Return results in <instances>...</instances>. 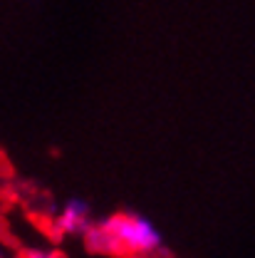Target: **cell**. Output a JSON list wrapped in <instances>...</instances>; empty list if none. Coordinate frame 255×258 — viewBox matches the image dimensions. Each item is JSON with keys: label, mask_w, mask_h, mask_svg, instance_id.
<instances>
[{"label": "cell", "mask_w": 255, "mask_h": 258, "mask_svg": "<svg viewBox=\"0 0 255 258\" xmlns=\"http://www.w3.org/2000/svg\"><path fill=\"white\" fill-rule=\"evenodd\" d=\"M102 226L109 231L114 238L119 253H131V256H151L161 251L163 246V233L156 224L141 214H114L104 219Z\"/></svg>", "instance_id": "6da1fadb"}, {"label": "cell", "mask_w": 255, "mask_h": 258, "mask_svg": "<svg viewBox=\"0 0 255 258\" xmlns=\"http://www.w3.org/2000/svg\"><path fill=\"white\" fill-rule=\"evenodd\" d=\"M90 224L92 216H90V204L84 199H67L55 219V228L62 236H82L90 228Z\"/></svg>", "instance_id": "7a4b0ae2"}, {"label": "cell", "mask_w": 255, "mask_h": 258, "mask_svg": "<svg viewBox=\"0 0 255 258\" xmlns=\"http://www.w3.org/2000/svg\"><path fill=\"white\" fill-rule=\"evenodd\" d=\"M82 236H84L87 248H90V251H95V253H119V248H117L114 238L109 236V231H107L102 224H97V226L90 224V228H87Z\"/></svg>", "instance_id": "3957f363"}, {"label": "cell", "mask_w": 255, "mask_h": 258, "mask_svg": "<svg viewBox=\"0 0 255 258\" xmlns=\"http://www.w3.org/2000/svg\"><path fill=\"white\" fill-rule=\"evenodd\" d=\"M25 258H62L57 251H47V248H28Z\"/></svg>", "instance_id": "277c9868"}, {"label": "cell", "mask_w": 255, "mask_h": 258, "mask_svg": "<svg viewBox=\"0 0 255 258\" xmlns=\"http://www.w3.org/2000/svg\"><path fill=\"white\" fill-rule=\"evenodd\" d=\"M0 258H5V253H3V248H0Z\"/></svg>", "instance_id": "5b68a950"}]
</instances>
